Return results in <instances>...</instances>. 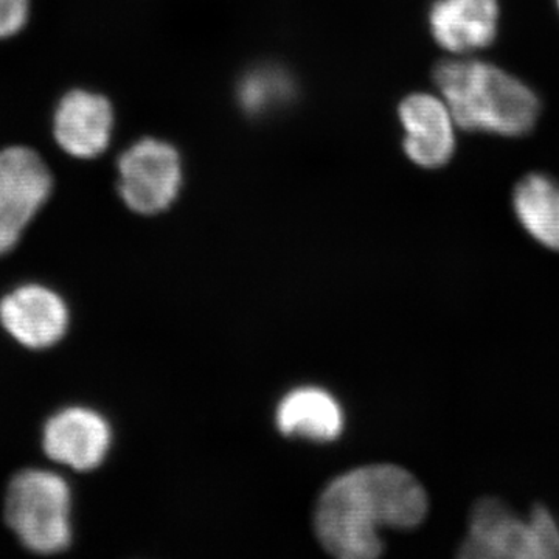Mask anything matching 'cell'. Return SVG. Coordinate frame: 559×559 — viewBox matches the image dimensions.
I'll list each match as a JSON object with an SVG mask.
<instances>
[{"label": "cell", "mask_w": 559, "mask_h": 559, "mask_svg": "<svg viewBox=\"0 0 559 559\" xmlns=\"http://www.w3.org/2000/svg\"><path fill=\"white\" fill-rule=\"evenodd\" d=\"M72 491L60 474L25 469L10 481L5 521L25 549L58 555L72 543Z\"/></svg>", "instance_id": "277c9868"}, {"label": "cell", "mask_w": 559, "mask_h": 559, "mask_svg": "<svg viewBox=\"0 0 559 559\" xmlns=\"http://www.w3.org/2000/svg\"><path fill=\"white\" fill-rule=\"evenodd\" d=\"M557 5H558V10H559V0H557Z\"/></svg>", "instance_id": "2e32d148"}, {"label": "cell", "mask_w": 559, "mask_h": 559, "mask_svg": "<svg viewBox=\"0 0 559 559\" xmlns=\"http://www.w3.org/2000/svg\"><path fill=\"white\" fill-rule=\"evenodd\" d=\"M428 495L409 471L371 465L352 471L323 491L316 533L323 549L342 559L380 557V528H414L425 521Z\"/></svg>", "instance_id": "6da1fadb"}, {"label": "cell", "mask_w": 559, "mask_h": 559, "mask_svg": "<svg viewBox=\"0 0 559 559\" xmlns=\"http://www.w3.org/2000/svg\"><path fill=\"white\" fill-rule=\"evenodd\" d=\"M433 83L460 130L522 138L538 121V95L491 62L468 57L441 61L433 70Z\"/></svg>", "instance_id": "7a4b0ae2"}, {"label": "cell", "mask_w": 559, "mask_h": 559, "mask_svg": "<svg viewBox=\"0 0 559 559\" xmlns=\"http://www.w3.org/2000/svg\"><path fill=\"white\" fill-rule=\"evenodd\" d=\"M114 109L108 98L84 90L68 92L53 114V138L75 159H95L108 150Z\"/></svg>", "instance_id": "30bf717a"}, {"label": "cell", "mask_w": 559, "mask_h": 559, "mask_svg": "<svg viewBox=\"0 0 559 559\" xmlns=\"http://www.w3.org/2000/svg\"><path fill=\"white\" fill-rule=\"evenodd\" d=\"M460 558L559 559V521L549 507L521 516L499 498H481L471 510Z\"/></svg>", "instance_id": "3957f363"}, {"label": "cell", "mask_w": 559, "mask_h": 559, "mask_svg": "<svg viewBox=\"0 0 559 559\" xmlns=\"http://www.w3.org/2000/svg\"><path fill=\"white\" fill-rule=\"evenodd\" d=\"M399 116L403 124V148L411 162L436 170L450 164L457 146V123L450 106L440 95L415 92L401 102Z\"/></svg>", "instance_id": "ba28073f"}, {"label": "cell", "mask_w": 559, "mask_h": 559, "mask_svg": "<svg viewBox=\"0 0 559 559\" xmlns=\"http://www.w3.org/2000/svg\"><path fill=\"white\" fill-rule=\"evenodd\" d=\"M290 84L285 73L260 69L249 73L240 86V100L249 112H263L288 98Z\"/></svg>", "instance_id": "5bb4252c"}, {"label": "cell", "mask_w": 559, "mask_h": 559, "mask_svg": "<svg viewBox=\"0 0 559 559\" xmlns=\"http://www.w3.org/2000/svg\"><path fill=\"white\" fill-rule=\"evenodd\" d=\"M68 304L49 286L28 283L0 300V325L22 347H53L68 333Z\"/></svg>", "instance_id": "52a82bcc"}, {"label": "cell", "mask_w": 559, "mask_h": 559, "mask_svg": "<svg viewBox=\"0 0 559 559\" xmlns=\"http://www.w3.org/2000/svg\"><path fill=\"white\" fill-rule=\"evenodd\" d=\"M117 189L124 204L140 215H156L170 207L182 186L178 150L164 140L145 138L121 154Z\"/></svg>", "instance_id": "8992f818"}, {"label": "cell", "mask_w": 559, "mask_h": 559, "mask_svg": "<svg viewBox=\"0 0 559 559\" xmlns=\"http://www.w3.org/2000/svg\"><path fill=\"white\" fill-rule=\"evenodd\" d=\"M513 210L522 229L543 248L559 253V182L530 173L513 190Z\"/></svg>", "instance_id": "4fadbf2b"}, {"label": "cell", "mask_w": 559, "mask_h": 559, "mask_svg": "<svg viewBox=\"0 0 559 559\" xmlns=\"http://www.w3.org/2000/svg\"><path fill=\"white\" fill-rule=\"evenodd\" d=\"M112 443L109 423L87 407H68L49 418L43 430L47 457L70 469L92 471L102 465Z\"/></svg>", "instance_id": "9c48e42d"}, {"label": "cell", "mask_w": 559, "mask_h": 559, "mask_svg": "<svg viewBox=\"0 0 559 559\" xmlns=\"http://www.w3.org/2000/svg\"><path fill=\"white\" fill-rule=\"evenodd\" d=\"M51 191L53 176L35 150L20 145L0 150V257L20 245Z\"/></svg>", "instance_id": "5b68a950"}, {"label": "cell", "mask_w": 559, "mask_h": 559, "mask_svg": "<svg viewBox=\"0 0 559 559\" xmlns=\"http://www.w3.org/2000/svg\"><path fill=\"white\" fill-rule=\"evenodd\" d=\"M31 17V0H0V40L24 31Z\"/></svg>", "instance_id": "9a60e30c"}, {"label": "cell", "mask_w": 559, "mask_h": 559, "mask_svg": "<svg viewBox=\"0 0 559 559\" xmlns=\"http://www.w3.org/2000/svg\"><path fill=\"white\" fill-rule=\"evenodd\" d=\"M277 425L285 436L316 441L336 440L344 429V415L337 401L318 388H301L283 399Z\"/></svg>", "instance_id": "7c38bea8"}, {"label": "cell", "mask_w": 559, "mask_h": 559, "mask_svg": "<svg viewBox=\"0 0 559 559\" xmlns=\"http://www.w3.org/2000/svg\"><path fill=\"white\" fill-rule=\"evenodd\" d=\"M499 16V0H433L429 28L441 49L468 57L495 43Z\"/></svg>", "instance_id": "8fae6325"}]
</instances>
